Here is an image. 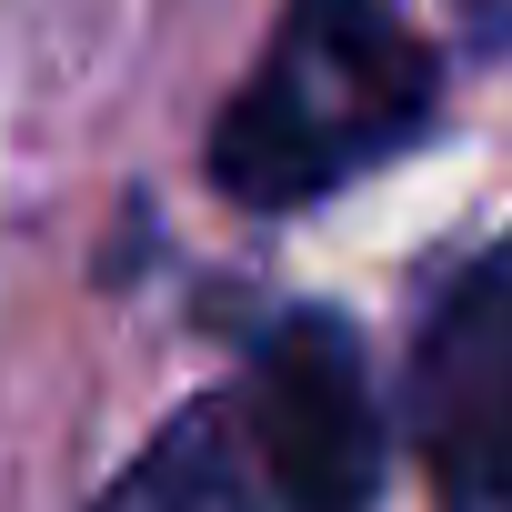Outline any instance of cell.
<instances>
[{
    "mask_svg": "<svg viewBox=\"0 0 512 512\" xmlns=\"http://www.w3.org/2000/svg\"><path fill=\"white\" fill-rule=\"evenodd\" d=\"M412 432L442 512H512V231L472 251L422 312Z\"/></svg>",
    "mask_w": 512,
    "mask_h": 512,
    "instance_id": "7a4b0ae2",
    "label": "cell"
},
{
    "mask_svg": "<svg viewBox=\"0 0 512 512\" xmlns=\"http://www.w3.org/2000/svg\"><path fill=\"white\" fill-rule=\"evenodd\" d=\"M432 51L392 0H292L262 71L211 121V181L251 211H292L372 161H392L432 121Z\"/></svg>",
    "mask_w": 512,
    "mask_h": 512,
    "instance_id": "6da1fadb",
    "label": "cell"
},
{
    "mask_svg": "<svg viewBox=\"0 0 512 512\" xmlns=\"http://www.w3.org/2000/svg\"><path fill=\"white\" fill-rule=\"evenodd\" d=\"M251 452L282 512H372L382 492V412L352 322L282 312L251 352Z\"/></svg>",
    "mask_w": 512,
    "mask_h": 512,
    "instance_id": "3957f363",
    "label": "cell"
},
{
    "mask_svg": "<svg viewBox=\"0 0 512 512\" xmlns=\"http://www.w3.org/2000/svg\"><path fill=\"white\" fill-rule=\"evenodd\" d=\"M101 512H251V472H241V432L221 402H191L171 412L131 472L101 492Z\"/></svg>",
    "mask_w": 512,
    "mask_h": 512,
    "instance_id": "277c9868",
    "label": "cell"
}]
</instances>
